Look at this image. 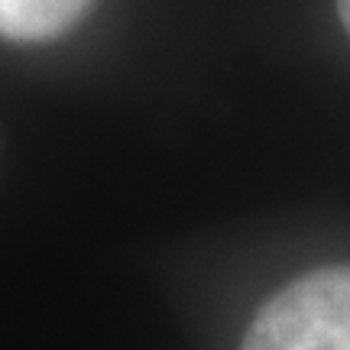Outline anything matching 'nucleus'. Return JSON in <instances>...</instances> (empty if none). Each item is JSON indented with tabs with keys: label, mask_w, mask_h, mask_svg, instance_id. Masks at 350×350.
Listing matches in <instances>:
<instances>
[{
	"label": "nucleus",
	"mask_w": 350,
	"mask_h": 350,
	"mask_svg": "<svg viewBox=\"0 0 350 350\" xmlns=\"http://www.w3.org/2000/svg\"><path fill=\"white\" fill-rule=\"evenodd\" d=\"M240 350H350V266L314 269L275 292Z\"/></svg>",
	"instance_id": "obj_1"
},
{
	"label": "nucleus",
	"mask_w": 350,
	"mask_h": 350,
	"mask_svg": "<svg viewBox=\"0 0 350 350\" xmlns=\"http://www.w3.org/2000/svg\"><path fill=\"white\" fill-rule=\"evenodd\" d=\"M338 16H340V23H344V29L350 33V0H338Z\"/></svg>",
	"instance_id": "obj_3"
},
{
	"label": "nucleus",
	"mask_w": 350,
	"mask_h": 350,
	"mask_svg": "<svg viewBox=\"0 0 350 350\" xmlns=\"http://www.w3.org/2000/svg\"><path fill=\"white\" fill-rule=\"evenodd\" d=\"M91 0H0V39L46 42L68 33Z\"/></svg>",
	"instance_id": "obj_2"
}]
</instances>
